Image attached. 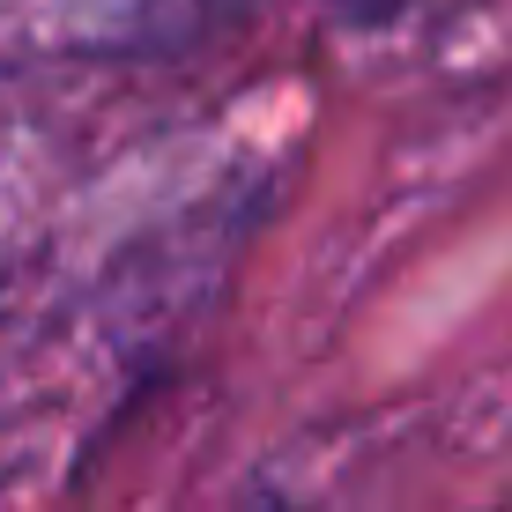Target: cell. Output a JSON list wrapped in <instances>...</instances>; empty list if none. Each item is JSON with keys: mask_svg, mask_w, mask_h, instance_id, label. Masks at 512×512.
<instances>
[{"mask_svg": "<svg viewBox=\"0 0 512 512\" xmlns=\"http://www.w3.org/2000/svg\"><path fill=\"white\" fill-rule=\"evenodd\" d=\"M401 8H409V0H327V15L342 30H386Z\"/></svg>", "mask_w": 512, "mask_h": 512, "instance_id": "6da1fadb", "label": "cell"}, {"mask_svg": "<svg viewBox=\"0 0 512 512\" xmlns=\"http://www.w3.org/2000/svg\"><path fill=\"white\" fill-rule=\"evenodd\" d=\"M141 8H156V15H216L223 0H141Z\"/></svg>", "mask_w": 512, "mask_h": 512, "instance_id": "7a4b0ae2", "label": "cell"}]
</instances>
